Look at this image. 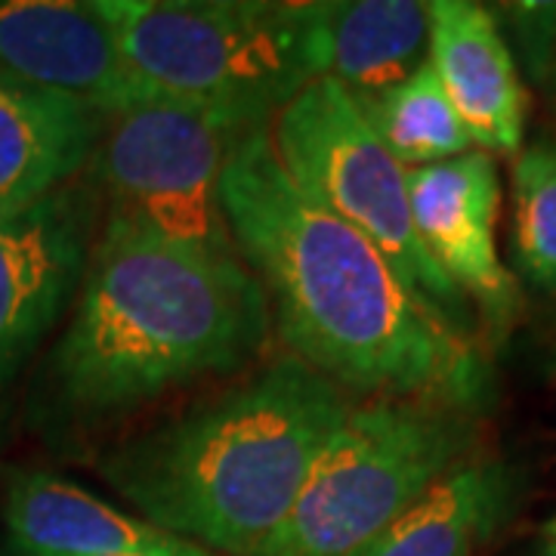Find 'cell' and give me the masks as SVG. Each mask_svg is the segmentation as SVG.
<instances>
[{
  "mask_svg": "<svg viewBox=\"0 0 556 556\" xmlns=\"http://www.w3.org/2000/svg\"><path fill=\"white\" fill-rule=\"evenodd\" d=\"M219 204L288 356L353 399L433 402L473 417L492 405L495 371L482 343L420 303L371 241L300 192L269 124L236 146Z\"/></svg>",
  "mask_w": 556,
  "mask_h": 556,
  "instance_id": "obj_1",
  "label": "cell"
},
{
  "mask_svg": "<svg viewBox=\"0 0 556 556\" xmlns=\"http://www.w3.org/2000/svg\"><path fill=\"white\" fill-rule=\"evenodd\" d=\"M273 334L266 291L239 254L102 217L31 412L47 437H100L204 380L244 375Z\"/></svg>",
  "mask_w": 556,
  "mask_h": 556,
  "instance_id": "obj_2",
  "label": "cell"
},
{
  "mask_svg": "<svg viewBox=\"0 0 556 556\" xmlns=\"http://www.w3.org/2000/svg\"><path fill=\"white\" fill-rule=\"evenodd\" d=\"M353 408L346 390L285 353L109 445L100 477L164 532L214 556H254Z\"/></svg>",
  "mask_w": 556,
  "mask_h": 556,
  "instance_id": "obj_3",
  "label": "cell"
},
{
  "mask_svg": "<svg viewBox=\"0 0 556 556\" xmlns=\"http://www.w3.org/2000/svg\"><path fill=\"white\" fill-rule=\"evenodd\" d=\"M121 50L159 93L273 124L321 78L316 3L102 0Z\"/></svg>",
  "mask_w": 556,
  "mask_h": 556,
  "instance_id": "obj_4",
  "label": "cell"
},
{
  "mask_svg": "<svg viewBox=\"0 0 556 556\" xmlns=\"http://www.w3.org/2000/svg\"><path fill=\"white\" fill-rule=\"evenodd\" d=\"M477 455V417L365 399L325 445L291 514L254 556H358Z\"/></svg>",
  "mask_w": 556,
  "mask_h": 556,
  "instance_id": "obj_5",
  "label": "cell"
},
{
  "mask_svg": "<svg viewBox=\"0 0 556 556\" xmlns=\"http://www.w3.org/2000/svg\"><path fill=\"white\" fill-rule=\"evenodd\" d=\"M269 139L300 192L371 241L420 303L477 338L470 300L417 239L408 170L383 149L338 80H309L273 118Z\"/></svg>",
  "mask_w": 556,
  "mask_h": 556,
  "instance_id": "obj_6",
  "label": "cell"
},
{
  "mask_svg": "<svg viewBox=\"0 0 556 556\" xmlns=\"http://www.w3.org/2000/svg\"><path fill=\"white\" fill-rule=\"evenodd\" d=\"M248 124L201 102L155 97L109 115L87 177L102 217L211 254H239L219 204V179Z\"/></svg>",
  "mask_w": 556,
  "mask_h": 556,
  "instance_id": "obj_7",
  "label": "cell"
},
{
  "mask_svg": "<svg viewBox=\"0 0 556 556\" xmlns=\"http://www.w3.org/2000/svg\"><path fill=\"white\" fill-rule=\"evenodd\" d=\"M100 223L87 174L0 219V402L68 316Z\"/></svg>",
  "mask_w": 556,
  "mask_h": 556,
  "instance_id": "obj_8",
  "label": "cell"
},
{
  "mask_svg": "<svg viewBox=\"0 0 556 556\" xmlns=\"http://www.w3.org/2000/svg\"><path fill=\"white\" fill-rule=\"evenodd\" d=\"M408 199L417 239L457 291L470 300L485 338L507 340L522 298L497 251L501 177L489 152H467L408 170Z\"/></svg>",
  "mask_w": 556,
  "mask_h": 556,
  "instance_id": "obj_9",
  "label": "cell"
},
{
  "mask_svg": "<svg viewBox=\"0 0 556 556\" xmlns=\"http://www.w3.org/2000/svg\"><path fill=\"white\" fill-rule=\"evenodd\" d=\"M0 72L105 115L164 97L124 56L102 0H0Z\"/></svg>",
  "mask_w": 556,
  "mask_h": 556,
  "instance_id": "obj_10",
  "label": "cell"
},
{
  "mask_svg": "<svg viewBox=\"0 0 556 556\" xmlns=\"http://www.w3.org/2000/svg\"><path fill=\"white\" fill-rule=\"evenodd\" d=\"M0 519L22 556H214L40 467L0 470Z\"/></svg>",
  "mask_w": 556,
  "mask_h": 556,
  "instance_id": "obj_11",
  "label": "cell"
},
{
  "mask_svg": "<svg viewBox=\"0 0 556 556\" xmlns=\"http://www.w3.org/2000/svg\"><path fill=\"white\" fill-rule=\"evenodd\" d=\"M430 65L479 152L517 155L526 142L529 90L492 7L433 0Z\"/></svg>",
  "mask_w": 556,
  "mask_h": 556,
  "instance_id": "obj_12",
  "label": "cell"
},
{
  "mask_svg": "<svg viewBox=\"0 0 556 556\" xmlns=\"http://www.w3.org/2000/svg\"><path fill=\"white\" fill-rule=\"evenodd\" d=\"M109 115L0 72V219L87 174Z\"/></svg>",
  "mask_w": 556,
  "mask_h": 556,
  "instance_id": "obj_13",
  "label": "cell"
},
{
  "mask_svg": "<svg viewBox=\"0 0 556 556\" xmlns=\"http://www.w3.org/2000/svg\"><path fill=\"white\" fill-rule=\"evenodd\" d=\"M321 78L356 102L375 100L430 60V3L420 0H318Z\"/></svg>",
  "mask_w": 556,
  "mask_h": 556,
  "instance_id": "obj_14",
  "label": "cell"
},
{
  "mask_svg": "<svg viewBox=\"0 0 556 556\" xmlns=\"http://www.w3.org/2000/svg\"><path fill=\"white\" fill-rule=\"evenodd\" d=\"M519 485L507 460L473 455L358 556H479L514 517Z\"/></svg>",
  "mask_w": 556,
  "mask_h": 556,
  "instance_id": "obj_15",
  "label": "cell"
},
{
  "mask_svg": "<svg viewBox=\"0 0 556 556\" xmlns=\"http://www.w3.org/2000/svg\"><path fill=\"white\" fill-rule=\"evenodd\" d=\"M356 105L375 137L383 142V149L405 170L473 152L470 130L464 127L448 93L442 90L430 60L387 93Z\"/></svg>",
  "mask_w": 556,
  "mask_h": 556,
  "instance_id": "obj_16",
  "label": "cell"
},
{
  "mask_svg": "<svg viewBox=\"0 0 556 556\" xmlns=\"http://www.w3.org/2000/svg\"><path fill=\"white\" fill-rule=\"evenodd\" d=\"M514 266L532 288L556 294V142L519 149L510 174Z\"/></svg>",
  "mask_w": 556,
  "mask_h": 556,
  "instance_id": "obj_17",
  "label": "cell"
},
{
  "mask_svg": "<svg viewBox=\"0 0 556 556\" xmlns=\"http://www.w3.org/2000/svg\"><path fill=\"white\" fill-rule=\"evenodd\" d=\"M492 13L522 72V80H532L544 90L556 56V3H497Z\"/></svg>",
  "mask_w": 556,
  "mask_h": 556,
  "instance_id": "obj_18",
  "label": "cell"
},
{
  "mask_svg": "<svg viewBox=\"0 0 556 556\" xmlns=\"http://www.w3.org/2000/svg\"><path fill=\"white\" fill-rule=\"evenodd\" d=\"M526 556H556V541H551V538H544L538 547H532Z\"/></svg>",
  "mask_w": 556,
  "mask_h": 556,
  "instance_id": "obj_19",
  "label": "cell"
},
{
  "mask_svg": "<svg viewBox=\"0 0 556 556\" xmlns=\"http://www.w3.org/2000/svg\"><path fill=\"white\" fill-rule=\"evenodd\" d=\"M544 90H547V93H551V97H554V102H556V56H554V65H551V75H547V84H544Z\"/></svg>",
  "mask_w": 556,
  "mask_h": 556,
  "instance_id": "obj_20",
  "label": "cell"
},
{
  "mask_svg": "<svg viewBox=\"0 0 556 556\" xmlns=\"http://www.w3.org/2000/svg\"><path fill=\"white\" fill-rule=\"evenodd\" d=\"M544 538H551V541H556V517L547 522V529H544Z\"/></svg>",
  "mask_w": 556,
  "mask_h": 556,
  "instance_id": "obj_21",
  "label": "cell"
},
{
  "mask_svg": "<svg viewBox=\"0 0 556 556\" xmlns=\"http://www.w3.org/2000/svg\"><path fill=\"white\" fill-rule=\"evenodd\" d=\"M7 556H22V554H10V551H7Z\"/></svg>",
  "mask_w": 556,
  "mask_h": 556,
  "instance_id": "obj_22",
  "label": "cell"
},
{
  "mask_svg": "<svg viewBox=\"0 0 556 556\" xmlns=\"http://www.w3.org/2000/svg\"><path fill=\"white\" fill-rule=\"evenodd\" d=\"M554 142H556V139H554Z\"/></svg>",
  "mask_w": 556,
  "mask_h": 556,
  "instance_id": "obj_23",
  "label": "cell"
}]
</instances>
